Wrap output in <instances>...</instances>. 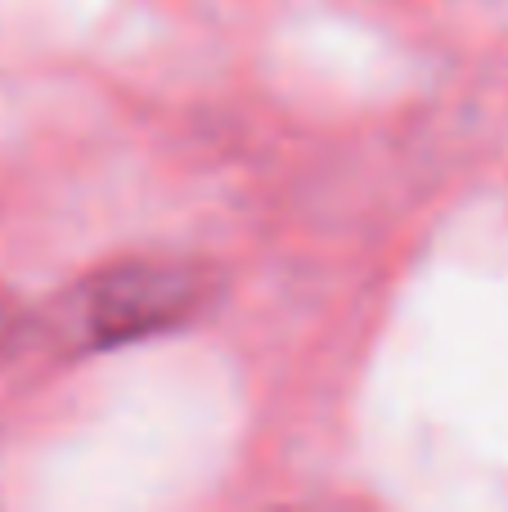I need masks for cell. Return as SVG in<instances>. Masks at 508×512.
Returning a JSON list of instances; mask_svg holds the SVG:
<instances>
[{"label":"cell","mask_w":508,"mask_h":512,"mask_svg":"<svg viewBox=\"0 0 508 512\" xmlns=\"http://www.w3.org/2000/svg\"><path fill=\"white\" fill-rule=\"evenodd\" d=\"M216 301V274L189 261H122L59 297L50 337L68 355H99L194 324Z\"/></svg>","instance_id":"6da1fadb"},{"label":"cell","mask_w":508,"mask_h":512,"mask_svg":"<svg viewBox=\"0 0 508 512\" xmlns=\"http://www.w3.org/2000/svg\"><path fill=\"white\" fill-rule=\"evenodd\" d=\"M23 337H27V315H23V306H18V301H9L5 292H0V364H5L9 355L23 346Z\"/></svg>","instance_id":"7a4b0ae2"}]
</instances>
